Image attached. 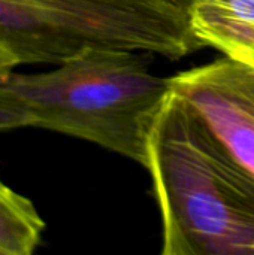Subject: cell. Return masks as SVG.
<instances>
[{
  "instance_id": "8",
  "label": "cell",
  "mask_w": 254,
  "mask_h": 255,
  "mask_svg": "<svg viewBox=\"0 0 254 255\" xmlns=\"http://www.w3.org/2000/svg\"><path fill=\"white\" fill-rule=\"evenodd\" d=\"M16 66H19L16 58L4 46L0 45V82H3Z\"/></svg>"
},
{
  "instance_id": "1",
  "label": "cell",
  "mask_w": 254,
  "mask_h": 255,
  "mask_svg": "<svg viewBox=\"0 0 254 255\" xmlns=\"http://www.w3.org/2000/svg\"><path fill=\"white\" fill-rule=\"evenodd\" d=\"M163 255H254V179L172 90L150 134Z\"/></svg>"
},
{
  "instance_id": "4",
  "label": "cell",
  "mask_w": 254,
  "mask_h": 255,
  "mask_svg": "<svg viewBox=\"0 0 254 255\" xmlns=\"http://www.w3.org/2000/svg\"><path fill=\"white\" fill-rule=\"evenodd\" d=\"M172 90L254 179V64L223 54L172 76Z\"/></svg>"
},
{
  "instance_id": "5",
  "label": "cell",
  "mask_w": 254,
  "mask_h": 255,
  "mask_svg": "<svg viewBox=\"0 0 254 255\" xmlns=\"http://www.w3.org/2000/svg\"><path fill=\"white\" fill-rule=\"evenodd\" d=\"M193 28L205 46L223 54L254 49V0H187Z\"/></svg>"
},
{
  "instance_id": "3",
  "label": "cell",
  "mask_w": 254,
  "mask_h": 255,
  "mask_svg": "<svg viewBox=\"0 0 254 255\" xmlns=\"http://www.w3.org/2000/svg\"><path fill=\"white\" fill-rule=\"evenodd\" d=\"M0 45L18 64H60L88 48L180 60L205 48L187 0H0Z\"/></svg>"
},
{
  "instance_id": "6",
  "label": "cell",
  "mask_w": 254,
  "mask_h": 255,
  "mask_svg": "<svg viewBox=\"0 0 254 255\" xmlns=\"http://www.w3.org/2000/svg\"><path fill=\"white\" fill-rule=\"evenodd\" d=\"M45 221L33 202L0 179V255H30L42 242Z\"/></svg>"
},
{
  "instance_id": "7",
  "label": "cell",
  "mask_w": 254,
  "mask_h": 255,
  "mask_svg": "<svg viewBox=\"0 0 254 255\" xmlns=\"http://www.w3.org/2000/svg\"><path fill=\"white\" fill-rule=\"evenodd\" d=\"M31 127V117L22 102L0 82V131Z\"/></svg>"
},
{
  "instance_id": "2",
  "label": "cell",
  "mask_w": 254,
  "mask_h": 255,
  "mask_svg": "<svg viewBox=\"0 0 254 255\" xmlns=\"http://www.w3.org/2000/svg\"><path fill=\"white\" fill-rule=\"evenodd\" d=\"M147 52L88 48L55 69L10 73L1 84L31 127L91 142L147 169L153 126L172 93V76L150 72Z\"/></svg>"
},
{
  "instance_id": "9",
  "label": "cell",
  "mask_w": 254,
  "mask_h": 255,
  "mask_svg": "<svg viewBox=\"0 0 254 255\" xmlns=\"http://www.w3.org/2000/svg\"><path fill=\"white\" fill-rule=\"evenodd\" d=\"M228 55H234V57L243 58V60L254 64V49H243V51H238V52H234V54H228Z\"/></svg>"
}]
</instances>
